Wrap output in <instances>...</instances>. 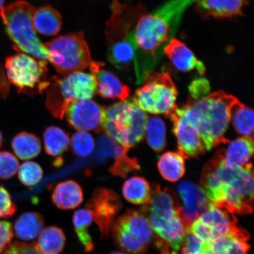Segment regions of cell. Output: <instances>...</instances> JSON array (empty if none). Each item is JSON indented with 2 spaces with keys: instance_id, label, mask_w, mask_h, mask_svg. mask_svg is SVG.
<instances>
[{
  "instance_id": "cell-23",
  "label": "cell",
  "mask_w": 254,
  "mask_h": 254,
  "mask_svg": "<svg viewBox=\"0 0 254 254\" xmlns=\"http://www.w3.org/2000/svg\"><path fill=\"white\" fill-rule=\"evenodd\" d=\"M33 24L36 33L46 36H55L62 30V17L56 9L44 6L35 10Z\"/></svg>"
},
{
  "instance_id": "cell-39",
  "label": "cell",
  "mask_w": 254,
  "mask_h": 254,
  "mask_svg": "<svg viewBox=\"0 0 254 254\" xmlns=\"http://www.w3.org/2000/svg\"><path fill=\"white\" fill-rule=\"evenodd\" d=\"M17 211V206L12 201L10 194L4 187L0 185V218L12 217Z\"/></svg>"
},
{
  "instance_id": "cell-1",
  "label": "cell",
  "mask_w": 254,
  "mask_h": 254,
  "mask_svg": "<svg viewBox=\"0 0 254 254\" xmlns=\"http://www.w3.org/2000/svg\"><path fill=\"white\" fill-rule=\"evenodd\" d=\"M198 0H168L151 12H146L134 30L135 57L133 68L141 83L163 57L164 47L174 39L184 13Z\"/></svg>"
},
{
  "instance_id": "cell-13",
  "label": "cell",
  "mask_w": 254,
  "mask_h": 254,
  "mask_svg": "<svg viewBox=\"0 0 254 254\" xmlns=\"http://www.w3.org/2000/svg\"><path fill=\"white\" fill-rule=\"evenodd\" d=\"M237 219L227 211L210 202L202 215L193 221L189 230L204 243H209L230 233L237 226Z\"/></svg>"
},
{
  "instance_id": "cell-42",
  "label": "cell",
  "mask_w": 254,
  "mask_h": 254,
  "mask_svg": "<svg viewBox=\"0 0 254 254\" xmlns=\"http://www.w3.org/2000/svg\"><path fill=\"white\" fill-rule=\"evenodd\" d=\"M5 2V0H0V10L4 7H3V5H4Z\"/></svg>"
},
{
  "instance_id": "cell-17",
  "label": "cell",
  "mask_w": 254,
  "mask_h": 254,
  "mask_svg": "<svg viewBox=\"0 0 254 254\" xmlns=\"http://www.w3.org/2000/svg\"><path fill=\"white\" fill-rule=\"evenodd\" d=\"M250 235L237 225L229 233L209 243H204L205 254H247Z\"/></svg>"
},
{
  "instance_id": "cell-27",
  "label": "cell",
  "mask_w": 254,
  "mask_h": 254,
  "mask_svg": "<svg viewBox=\"0 0 254 254\" xmlns=\"http://www.w3.org/2000/svg\"><path fill=\"white\" fill-rule=\"evenodd\" d=\"M159 171L164 179L176 182L185 173L184 158L179 152H167L159 159Z\"/></svg>"
},
{
  "instance_id": "cell-7",
  "label": "cell",
  "mask_w": 254,
  "mask_h": 254,
  "mask_svg": "<svg viewBox=\"0 0 254 254\" xmlns=\"http://www.w3.org/2000/svg\"><path fill=\"white\" fill-rule=\"evenodd\" d=\"M97 90L94 75L89 73L77 71L62 77L53 76L49 79L45 90L46 106L53 116L63 119L73 101L91 100Z\"/></svg>"
},
{
  "instance_id": "cell-38",
  "label": "cell",
  "mask_w": 254,
  "mask_h": 254,
  "mask_svg": "<svg viewBox=\"0 0 254 254\" xmlns=\"http://www.w3.org/2000/svg\"><path fill=\"white\" fill-rule=\"evenodd\" d=\"M210 90L209 81L204 77L193 79L189 86V93L191 95L192 99L194 101L201 100L206 97Z\"/></svg>"
},
{
  "instance_id": "cell-28",
  "label": "cell",
  "mask_w": 254,
  "mask_h": 254,
  "mask_svg": "<svg viewBox=\"0 0 254 254\" xmlns=\"http://www.w3.org/2000/svg\"><path fill=\"white\" fill-rule=\"evenodd\" d=\"M11 147L17 157L23 160L37 157L41 150L40 139L37 136L26 132L16 135L12 139Z\"/></svg>"
},
{
  "instance_id": "cell-36",
  "label": "cell",
  "mask_w": 254,
  "mask_h": 254,
  "mask_svg": "<svg viewBox=\"0 0 254 254\" xmlns=\"http://www.w3.org/2000/svg\"><path fill=\"white\" fill-rule=\"evenodd\" d=\"M140 169L137 160L131 158L128 155L114 160L109 171L113 176L126 178L129 173Z\"/></svg>"
},
{
  "instance_id": "cell-41",
  "label": "cell",
  "mask_w": 254,
  "mask_h": 254,
  "mask_svg": "<svg viewBox=\"0 0 254 254\" xmlns=\"http://www.w3.org/2000/svg\"><path fill=\"white\" fill-rule=\"evenodd\" d=\"M2 142H3L2 135L1 132L0 131V148L1 147V146L2 145Z\"/></svg>"
},
{
  "instance_id": "cell-43",
  "label": "cell",
  "mask_w": 254,
  "mask_h": 254,
  "mask_svg": "<svg viewBox=\"0 0 254 254\" xmlns=\"http://www.w3.org/2000/svg\"><path fill=\"white\" fill-rule=\"evenodd\" d=\"M110 254H126L124 253L120 252H114L113 253H111Z\"/></svg>"
},
{
  "instance_id": "cell-22",
  "label": "cell",
  "mask_w": 254,
  "mask_h": 254,
  "mask_svg": "<svg viewBox=\"0 0 254 254\" xmlns=\"http://www.w3.org/2000/svg\"><path fill=\"white\" fill-rule=\"evenodd\" d=\"M225 163L231 167H244L249 164L254 152L253 137L237 138L231 142L226 149H221Z\"/></svg>"
},
{
  "instance_id": "cell-19",
  "label": "cell",
  "mask_w": 254,
  "mask_h": 254,
  "mask_svg": "<svg viewBox=\"0 0 254 254\" xmlns=\"http://www.w3.org/2000/svg\"><path fill=\"white\" fill-rule=\"evenodd\" d=\"M164 55L170 60L179 70L183 72L197 71L205 74L204 64L200 61L183 41L174 38L163 50Z\"/></svg>"
},
{
  "instance_id": "cell-40",
  "label": "cell",
  "mask_w": 254,
  "mask_h": 254,
  "mask_svg": "<svg viewBox=\"0 0 254 254\" xmlns=\"http://www.w3.org/2000/svg\"><path fill=\"white\" fill-rule=\"evenodd\" d=\"M13 236V229L10 222L0 221V254L10 245Z\"/></svg>"
},
{
  "instance_id": "cell-6",
  "label": "cell",
  "mask_w": 254,
  "mask_h": 254,
  "mask_svg": "<svg viewBox=\"0 0 254 254\" xmlns=\"http://www.w3.org/2000/svg\"><path fill=\"white\" fill-rule=\"evenodd\" d=\"M147 116L134 98L105 107L103 129L110 137L130 148L144 137Z\"/></svg>"
},
{
  "instance_id": "cell-14",
  "label": "cell",
  "mask_w": 254,
  "mask_h": 254,
  "mask_svg": "<svg viewBox=\"0 0 254 254\" xmlns=\"http://www.w3.org/2000/svg\"><path fill=\"white\" fill-rule=\"evenodd\" d=\"M85 206L91 212L93 221L99 228L101 237H109L111 226L122 208L120 196L112 190L97 189Z\"/></svg>"
},
{
  "instance_id": "cell-24",
  "label": "cell",
  "mask_w": 254,
  "mask_h": 254,
  "mask_svg": "<svg viewBox=\"0 0 254 254\" xmlns=\"http://www.w3.org/2000/svg\"><path fill=\"white\" fill-rule=\"evenodd\" d=\"M43 216L37 212H27L22 214L14 224L16 237L23 241H31L39 236L43 230Z\"/></svg>"
},
{
  "instance_id": "cell-20",
  "label": "cell",
  "mask_w": 254,
  "mask_h": 254,
  "mask_svg": "<svg viewBox=\"0 0 254 254\" xmlns=\"http://www.w3.org/2000/svg\"><path fill=\"white\" fill-rule=\"evenodd\" d=\"M249 0H198L196 9L206 17L230 18L243 15Z\"/></svg>"
},
{
  "instance_id": "cell-33",
  "label": "cell",
  "mask_w": 254,
  "mask_h": 254,
  "mask_svg": "<svg viewBox=\"0 0 254 254\" xmlns=\"http://www.w3.org/2000/svg\"><path fill=\"white\" fill-rule=\"evenodd\" d=\"M18 176L24 186H34L42 179L43 171L39 164L33 161H26L19 167Z\"/></svg>"
},
{
  "instance_id": "cell-3",
  "label": "cell",
  "mask_w": 254,
  "mask_h": 254,
  "mask_svg": "<svg viewBox=\"0 0 254 254\" xmlns=\"http://www.w3.org/2000/svg\"><path fill=\"white\" fill-rule=\"evenodd\" d=\"M237 101L233 95L219 91L187 104L197 126L205 150L210 151L228 142L224 134L231 120V108Z\"/></svg>"
},
{
  "instance_id": "cell-30",
  "label": "cell",
  "mask_w": 254,
  "mask_h": 254,
  "mask_svg": "<svg viewBox=\"0 0 254 254\" xmlns=\"http://www.w3.org/2000/svg\"><path fill=\"white\" fill-rule=\"evenodd\" d=\"M93 221L91 212L86 208L78 209L73 215L72 222L75 233L87 253L91 252L94 249V243L89 230Z\"/></svg>"
},
{
  "instance_id": "cell-5",
  "label": "cell",
  "mask_w": 254,
  "mask_h": 254,
  "mask_svg": "<svg viewBox=\"0 0 254 254\" xmlns=\"http://www.w3.org/2000/svg\"><path fill=\"white\" fill-rule=\"evenodd\" d=\"M36 9L27 1H18L3 7L0 12L14 50L47 61L49 54L33 27V17Z\"/></svg>"
},
{
  "instance_id": "cell-21",
  "label": "cell",
  "mask_w": 254,
  "mask_h": 254,
  "mask_svg": "<svg viewBox=\"0 0 254 254\" xmlns=\"http://www.w3.org/2000/svg\"><path fill=\"white\" fill-rule=\"evenodd\" d=\"M52 201L57 208L63 210L78 207L84 199L80 186L73 180H66L57 184L52 193Z\"/></svg>"
},
{
  "instance_id": "cell-31",
  "label": "cell",
  "mask_w": 254,
  "mask_h": 254,
  "mask_svg": "<svg viewBox=\"0 0 254 254\" xmlns=\"http://www.w3.org/2000/svg\"><path fill=\"white\" fill-rule=\"evenodd\" d=\"M236 132L241 135L253 137L254 116L253 110L237 101L231 110V120Z\"/></svg>"
},
{
  "instance_id": "cell-11",
  "label": "cell",
  "mask_w": 254,
  "mask_h": 254,
  "mask_svg": "<svg viewBox=\"0 0 254 254\" xmlns=\"http://www.w3.org/2000/svg\"><path fill=\"white\" fill-rule=\"evenodd\" d=\"M48 63L27 54L19 52L7 57L5 69L8 80L19 93H41L49 84Z\"/></svg>"
},
{
  "instance_id": "cell-12",
  "label": "cell",
  "mask_w": 254,
  "mask_h": 254,
  "mask_svg": "<svg viewBox=\"0 0 254 254\" xmlns=\"http://www.w3.org/2000/svg\"><path fill=\"white\" fill-rule=\"evenodd\" d=\"M168 117L173 123L179 152L184 159L197 158L205 151L197 126L187 104L180 109L177 107Z\"/></svg>"
},
{
  "instance_id": "cell-16",
  "label": "cell",
  "mask_w": 254,
  "mask_h": 254,
  "mask_svg": "<svg viewBox=\"0 0 254 254\" xmlns=\"http://www.w3.org/2000/svg\"><path fill=\"white\" fill-rule=\"evenodd\" d=\"M182 204L179 214L186 227H189L208 208L210 201L201 187L190 182H183L177 187Z\"/></svg>"
},
{
  "instance_id": "cell-9",
  "label": "cell",
  "mask_w": 254,
  "mask_h": 254,
  "mask_svg": "<svg viewBox=\"0 0 254 254\" xmlns=\"http://www.w3.org/2000/svg\"><path fill=\"white\" fill-rule=\"evenodd\" d=\"M144 85L137 89L134 100L143 111L168 117L177 107L178 92L168 73L151 71L145 75Z\"/></svg>"
},
{
  "instance_id": "cell-8",
  "label": "cell",
  "mask_w": 254,
  "mask_h": 254,
  "mask_svg": "<svg viewBox=\"0 0 254 254\" xmlns=\"http://www.w3.org/2000/svg\"><path fill=\"white\" fill-rule=\"evenodd\" d=\"M49 60L62 75L90 68L94 61L81 31L60 36L44 44Z\"/></svg>"
},
{
  "instance_id": "cell-10",
  "label": "cell",
  "mask_w": 254,
  "mask_h": 254,
  "mask_svg": "<svg viewBox=\"0 0 254 254\" xmlns=\"http://www.w3.org/2000/svg\"><path fill=\"white\" fill-rule=\"evenodd\" d=\"M110 234L120 249L129 254H141L150 244L152 229L147 212L128 209L117 218L111 226Z\"/></svg>"
},
{
  "instance_id": "cell-4",
  "label": "cell",
  "mask_w": 254,
  "mask_h": 254,
  "mask_svg": "<svg viewBox=\"0 0 254 254\" xmlns=\"http://www.w3.org/2000/svg\"><path fill=\"white\" fill-rule=\"evenodd\" d=\"M149 208L144 206L150 226L155 234L172 248V254L182 249L186 227L179 214L180 202L171 190L154 185Z\"/></svg>"
},
{
  "instance_id": "cell-26",
  "label": "cell",
  "mask_w": 254,
  "mask_h": 254,
  "mask_svg": "<svg viewBox=\"0 0 254 254\" xmlns=\"http://www.w3.org/2000/svg\"><path fill=\"white\" fill-rule=\"evenodd\" d=\"M150 184L142 177H133L127 180L123 193L127 201L135 205L149 204L151 199Z\"/></svg>"
},
{
  "instance_id": "cell-34",
  "label": "cell",
  "mask_w": 254,
  "mask_h": 254,
  "mask_svg": "<svg viewBox=\"0 0 254 254\" xmlns=\"http://www.w3.org/2000/svg\"><path fill=\"white\" fill-rule=\"evenodd\" d=\"M72 150L78 157L90 155L95 148L94 139L90 133L79 131L72 136L70 141Z\"/></svg>"
},
{
  "instance_id": "cell-25",
  "label": "cell",
  "mask_w": 254,
  "mask_h": 254,
  "mask_svg": "<svg viewBox=\"0 0 254 254\" xmlns=\"http://www.w3.org/2000/svg\"><path fill=\"white\" fill-rule=\"evenodd\" d=\"M65 241L62 228L50 226L41 232L36 245L43 254H60L64 249Z\"/></svg>"
},
{
  "instance_id": "cell-37",
  "label": "cell",
  "mask_w": 254,
  "mask_h": 254,
  "mask_svg": "<svg viewBox=\"0 0 254 254\" xmlns=\"http://www.w3.org/2000/svg\"><path fill=\"white\" fill-rule=\"evenodd\" d=\"M182 254H205L204 243L195 237L189 228H186L185 237L183 244Z\"/></svg>"
},
{
  "instance_id": "cell-35",
  "label": "cell",
  "mask_w": 254,
  "mask_h": 254,
  "mask_svg": "<svg viewBox=\"0 0 254 254\" xmlns=\"http://www.w3.org/2000/svg\"><path fill=\"white\" fill-rule=\"evenodd\" d=\"M20 164L11 152L0 151V180H8L17 173Z\"/></svg>"
},
{
  "instance_id": "cell-44",
  "label": "cell",
  "mask_w": 254,
  "mask_h": 254,
  "mask_svg": "<svg viewBox=\"0 0 254 254\" xmlns=\"http://www.w3.org/2000/svg\"><path fill=\"white\" fill-rule=\"evenodd\" d=\"M1 254H8L7 252H5V251H4V252H3Z\"/></svg>"
},
{
  "instance_id": "cell-15",
  "label": "cell",
  "mask_w": 254,
  "mask_h": 254,
  "mask_svg": "<svg viewBox=\"0 0 254 254\" xmlns=\"http://www.w3.org/2000/svg\"><path fill=\"white\" fill-rule=\"evenodd\" d=\"M105 107L93 100L73 101L65 113L69 125L81 131L99 132L103 129Z\"/></svg>"
},
{
  "instance_id": "cell-32",
  "label": "cell",
  "mask_w": 254,
  "mask_h": 254,
  "mask_svg": "<svg viewBox=\"0 0 254 254\" xmlns=\"http://www.w3.org/2000/svg\"><path fill=\"white\" fill-rule=\"evenodd\" d=\"M148 144L157 152L164 150L166 145V127L163 120L157 117L147 119L145 127Z\"/></svg>"
},
{
  "instance_id": "cell-29",
  "label": "cell",
  "mask_w": 254,
  "mask_h": 254,
  "mask_svg": "<svg viewBox=\"0 0 254 254\" xmlns=\"http://www.w3.org/2000/svg\"><path fill=\"white\" fill-rule=\"evenodd\" d=\"M44 148L48 155L58 157L68 150L70 138L67 133L58 127L50 126L44 132Z\"/></svg>"
},
{
  "instance_id": "cell-18",
  "label": "cell",
  "mask_w": 254,
  "mask_h": 254,
  "mask_svg": "<svg viewBox=\"0 0 254 254\" xmlns=\"http://www.w3.org/2000/svg\"><path fill=\"white\" fill-rule=\"evenodd\" d=\"M104 64L94 62L90 66V72L97 82L98 93L105 99H127L130 93L129 88L111 71L103 69Z\"/></svg>"
},
{
  "instance_id": "cell-2",
  "label": "cell",
  "mask_w": 254,
  "mask_h": 254,
  "mask_svg": "<svg viewBox=\"0 0 254 254\" xmlns=\"http://www.w3.org/2000/svg\"><path fill=\"white\" fill-rule=\"evenodd\" d=\"M111 14L106 24L107 59L120 70L129 71L134 65V30L136 23L147 9L142 5L122 4L113 0Z\"/></svg>"
}]
</instances>
